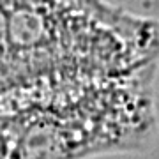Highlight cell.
Segmentation results:
<instances>
[{
    "label": "cell",
    "mask_w": 159,
    "mask_h": 159,
    "mask_svg": "<svg viewBox=\"0 0 159 159\" xmlns=\"http://www.w3.org/2000/svg\"><path fill=\"white\" fill-rule=\"evenodd\" d=\"M159 27L101 0H0V96L154 67Z\"/></svg>",
    "instance_id": "7a4b0ae2"
},
{
    "label": "cell",
    "mask_w": 159,
    "mask_h": 159,
    "mask_svg": "<svg viewBox=\"0 0 159 159\" xmlns=\"http://www.w3.org/2000/svg\"><path fill=\"white\" fill-rule=\"evenodd\" d=\"M154 69L2 94L0 159H89L145 147L156 129Z\"/></svg>",
    "instance_id": "6da1fadb"
}]
</instances>
